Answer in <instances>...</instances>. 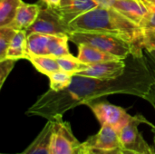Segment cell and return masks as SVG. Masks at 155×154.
Here are the masks:
<instances>
[{
  "label": "cell",
  "instance_id": "1",
  "mask_svg": "<svg viewBox=\"0 0 155 154\" xmlns=\"http://www.w3.org/2000/svg\"><path fill=\"white\" fill-rule=\"evenodd\" d=\"M124 74L115 79H97L74 74L69 87L60 92L49 89L28 108L26 115L48 120L63 117L66 112L113 94H129L144 99L155 84L143 55L131 54Z\"/></svg>",
  "mask_w": 155,
  "mask_h": 154
},
{
  "label": "cell",
  "instance_id": "2",
  "mask_svg": "<svg viewBox=\"0 0 155 154\" xmlns=\"http://www.w3.org/2000/svg\"><path fill=\"white\" fill-rule=\"evenodd\" d=\"M71 31H94L113 34L132 43L138 53H143L140 40L142 28L113 7L98 6L69 24Z\"/></svg>",
  "mask_w": 155,
  "mask_h": 154
},
{
  "label": "cell",
  "instance_id": "3",
  "mask_svg": "<svg viewBox=\"0 0 155 154\" xmlns=\"http://www.w3.org/2000/svg\"><path fill=\"white\" fill-rule=\"evenodd\" d=\"M68 37L69 41L76 45L85 44L120 59L125 60L131 54L142 55L136 52L132 43L113 34L94 31H71L68 34Z\"/></svg>",
  "mask_w": 155,
  "mask_h": 154
},
{
  "label": "cell",
  "instance_id": "4",
  "mask_svg": "<svg viewBox=\"0 0 155 154\" xmlns=\"http://www.w3.org/2000/svg\"><path fill=\"white\" fill-rule=\"evenodd\" d=\"M141 123H147L151 127L154 126L142 114L132 116L130 121L119 132L122 148L124 151L138 154H155V148L147 143L138 129Z\"/></svg>",
  "mask_w": 155,
  "mask_h": 154
},
{
  "label": "cell",
  "instance_id": "5",
  "mask_svg": "<svg viewBox=\"0 0 155 154\" xmlns=\"http://www.w3.org/2000/svg\"><path fill=\"white\" fill-rule=\"evenodd\" d=\"M51 154H82L84 147L73 133L71 125L63 117L53 119Z\"/></svg>",
  "mask_w": 155,
  "mask_h": 154
},
{
  "label": "cell",
  "instance_id": "6",
  "mask_svg": "<svg viewBox=\"0 0 155 154\" xmlns=\"http://www.w3.org/2000/svg\"><path fill=\"white\" fill-rule=\"evenodd\" d=\"M86 106L91 109L101 125L109 124L118 133L132 118V115L125 109L106 101H94L86 104Z\"/></svg>",
  "mask_w": 155,
  "mask_h": 154
},
{
  "label": "cell",
  "instance_id": "7",
  "mask_svg": "<svg viewBox=\"0 0 155 154\" xmlns=\"http://www.w3.org/2000/svg\"><path fill=\"white\" fill-rule=\"evenodd\" d=\"M70 32L69 25L66 24L54 9L43 5H41L36 20L26 30L27 34L31 33H41L55 35L68 34Z\"/></svg>",
  "mask_w": 155,
  "mask_h": 154
},
{
  "label": "cell",
  "instance_id": "8",
  "mask_svg": "<svg viewBox=\"0 0 155 154\" xmlns=\"http://www.w3.org/2000/svg\"><path fill=\"white\" fill-rule=\"evenodd\" d=\"M126 59H115L89 64L86 69L76 74L104 80L115 79L124 74L126 70Z\"/></svg>",
  "mask_w": 155,
  "mask_h": 154
},
{
  "label": "cell",
  "instance_id": "9",
  "mask_svg": "<svg viewBox=\"0 0 155 154\" xmlns=\"http://www.w3.org/2000/svg\"><path fill=\"white\" fill-rule=\"evenodd\" d=\"M82 144L83 147L86 149H123L118 131L109 124L101 125L99 132L96 134L87 138L84 143H82Z\"/></svg>",
  "mask_w": 155,
  "mask_h": 154
},
{
  "label": "cell",
  "instance_id": "10",
  "mask_svg": "<svg viewBox=\"0 0 155 154\" xmlns=\"http://www.w3.org/2000/svg\"><path fill=\"white\" fill-rule=\"evenodd\" d=\"M98 6V4L94 0H61L60 5L54 10L69 25L80 15Z\"/></svg>",
  "mask_w": 155,
  "mask_h": 154
},
{
  "label": "cell",
  "instance_id": "11",
  "mask_svg": "<svg viewBox=\"0 0 155 154\" xmlns=\"http://www.w3.org/2000/svg\"><path fill=\"white\" fill-rule=\"evenodd\" d=\"M42 4H27L23 2L19 6L15 19L9 25L16 31H26L36 20Z\"/></svg>",
  "mask_w": 155,
  "mask_h": 154
},
{
  "label": "cell",
  "instance_id": "12",
  "mask_svg": "<svg viewBox=\"0 0 155 154\" xmlns=\"http://www.w3.org/2000/svg\"><path fill=\"white\" fill-rule=\"evenodd\" d=\"M112 7L138 25L148 10V5L139 0H114Z\"/></svg>",
  "mask_w": 155,
  "mask_h": 154
},
{
  "label": "cell",
  "instance_id": "13",
  "mask_svg": "<svg viewBox=\"0 0 155 154\" xmlns=\"http://www.w3.org/2000/svg\"><path fill=\"white\" fill-rule=\"evenodd\" d=\"M53 121L48 120L40 133L22 154H51Z\"/></svg>",
  "mask_w": 155,
  "mask_h": 154
},
{
  "label": "cell",
  "instance_id": "14",
  "mask_svg": "<svg viewBox=\"0 0 155 154\" xmlns=\"http://www.w3.org/2000/svg\"><path fill=\"white\" fill-rule=\"evenodd\" d=\"M77 46H78V54H77L78 59L81 62L87 64H93L101 62L120 59L109 53L104 52L98 48H95L94 46L85 44H80Z\"/></svg>",
  "mask_w": 155,
  "mask_h": 154
},
{
  "label": "cell",
  "instance_id": "15",
  "mask_svg": "<svg viewBox=\"0 0 155 154\" xmlns=\"http://www.w3.org/2000/svg\"><path fill=\"white\" fill-rule=\"evenodd\" d=\"M52 34L31 33L27 34L26 51L28 55H49L48 45Z\"/></svg>",
  "mask_w": 155,
  "mask_h": 154
},
{
  "label": "cell",
  "instance_id": "16",
  "mask_svg": "<svg viewBox=\"0 0 155 154\" xmlns=\"http://www.w3.org/2000/svg\"><path fill=\"white\" fill-rule=\"evenodd\" d=\"M26 40H27L26 31H17L8 47L5 58L13 59L15 61L20 59L27 60Z\"/></svg>",
  "mask_w": 155,
  "mask_h": 154
},
{
  "label": "cell",
  "instance_id": "17",
  "mask_svg": "<svg viewBox=\"0 0 155 154\" xmlns=\"http://www.w3.org/2000/svg\"><path fill=\"white\" fill-rule=\"evenodd\" d=\"M27 60L41 74L48 76L50 74L60 71L56 57L53 55H28Z\"/></svg>",
  "mask_w": 155,
  "mask_h": 154
},
{
  "label": "cell",
  "instance_id": "18",
  "mask_svg": "<svg viewBox=\"0 0 155 154\" xmlns=\"http://www.w3.org/2000/svg\"><path fill=\"white\" fill-rule=\"evenodd\" d=\"M23 0H0V27L9 25L15 17Z\"/></svg>",
  "mask_w": 155,
  "mask_h": 154
},
{
  "label": "cell",
  "instance_id": "19",
  "mask_svg": "<svg viewBox=\"0 0 155 154\" xmlns=\"http://www.w3.org/2000/svg\"><path fill=\"white\" fill-rule=\"evenodd\" d=\"M68 34H52L48 45V54L56 58L71 54L68 47Z\"/></svg>",
  "mask_w": 155,
  "mask_h": 154
},
{
  "label": "cell",
  "instance_id": "20",
  "mask_svg": "<svg viewBox=\"0 0 155 154\" xmlns=\"http://www.w3.org/2000/svg\"><path fill=\"white\" fill-rule=\"evenodd\" d=\"M56 60H57V63L62 71H64V72L72 74H78L79 72L86 69L89 65L87 64L81 62L77 56L75 57L72 54H68V55L57 57Z\"/></svg>",
  "mask_w": 155,
  "mask_h": 154
},
{
  "label": "cell",
  "instance_id": "21",
  "mask_svg": "<svg viewBox=\"0 0 155 154\" xmlns=\"http://www.w3.org/2000/svg\"><path fill=\"white\" fill-rule=\"evenodd\" d=\"M73 76L74 74L62 70L50 74L48 75L50 89L54 92H60L64 90L72 84Z\"/></svg>",
  "mask_w": 155,
  "mask_h": 154
},
{
  "label": "cell",
  "instance_id": "22",
  "mask_svg": "<svg viewBox=\"0 0 155 154\" xmlns=\"http://www.w3.org/2000/svg\"><path fill=\"white\" fill-rule=\"evenodd\" d=\"M16 32L15 29L9 25L0 27V60L5 59L8 47Z\"/></svg>",
  "mask_w": 155,
  "mask_h": 154
},
{
  "label": "cell",
  "instance_id": "23",
  "mask_svg": "<svg viewBox=\"0 0 155 154\" xmlns=\"http://www.w3.org/2000/svg\"><path fill=\"white\" fill-rule=\"evenodd\" d=\"M140 44L143 50H155V28L143 30Z\"/></svg>",
  "mask_w": 155,
  "mask_h": 154
},
{
  "label": "cell",
  "instance_id": "24",
  "mask_svg": "<svg viewBox=\"0 0 155 154\" xmlns=\"http://www.w3.org/2000/svg\"><path fill=\"white\" fill-rule=\"evenodd\" d=\"M15 60L13 59H3L0 60V88H2L5 81L8 77L9 74L15 67Z\"/></svg>",
  "mask_w": 155,
  "mask_h": 154
},
{
  "label": "cell",
  "instance_id": "25",
  "mask_svg": "<svg viewBox=\"0 0 155 154\" xmlns=\"http://www.w3.org/2000/svg\"><path fill=\"white\" fill-rule=\"evenodd\" d=\"M139 26L143 29H151L155 28V5H149L148 10L143 16L142 22L140 23Z\"/></svg>",
  "mask_w": 155,
  "mask_h": 154
},
{
  "label": "cell",
  "instance_id": "26",
  "mask_svg": "<svg viewBox=\"0 0 155 154\" xmlns=\"http://www.w3.org/2000/svg\"><path fill=\"white\" fill-rule=\"evenodd\" d=\"M143 56L147 66L155 80V50H143Z\"/></svg>",
  "mask_w": 155,
  "mask_h": 154
},
{
  "label": "cell",
  "instance_id": "27",
  "mask_svg": "<svg viewBox=\"0 0 155 154\" xmlns=\"http://www.w3.org/2000/svg\"><path fill=\"white\" fill-rule=\"evenodd\" d=\"M82 154H124L123 149L114 150H99V149H86L84 148Z\"/></svg>",
  "mask_w": 155,
  "mask_h": 154
},
{
  "label": "cell",
  "instance_id": "28",
  "mask_svg": "<svg viewBox=\"0 0 155 154\" xmlns=\"http://www.w3.org/2000/svg\"><path fill=\"white\" fill-rule=\"evenodd\" d=\"M144 100H146L147 102H149L152 106L153 107V109L155 110V84L151 88L150 92L145 95Z\"/></svg>",
  "mask_w": 155,
  "mask_h": 154
},
{
  "label": "cell",
  "instance_id": "29",
  "mask_svg": "<svg viewBox=\"0 0 155 154\" xmlns=\"http://www.w3.org/2000/svg\"><path fill=\"white\" fill-rule=\"evenodd\" d=\"M40 2L42 4H45V6L52 8V9H54L60 5L61 0H40Z\"/></svg>",
  "mask_w": 155,
  "mask_h": 154
},
{
  "label": "cell",
  "instance_id": "30",
  "mask_svg": "<svg viewBox=\"0 0 155 154\" xmlns=\"http://www.w3.org/2000/svg\"><path fill=\"white\" fill-rule=\"evenodd\" d=\"M94 1H95L98 4L99 6H101V7H106V8L112 7L113 6V4L114 2V0H94Z\"/></svg>",
  "mask_w": 155,
  "mask_h": 154
},
{
  "label": "cell",
  "instance_id": "31",
  "mask_svg": "<svg viewBox=\"0 0 155 154\" xmlns=\"http://www.w3.org/2000/svg\"><path fill=\"white\" fill-rule=\"evenodd\" d=\"M144 2L146 3L147 5H155V0H144Z\"/></svg>",
  "mask_w": 155,
  "mask_h": 154
},
{
  "label": "cell",
  "instance_id": "32",
  "mask_svg": "<svg viewBox=\"0 0 155 154\" xmlns=\"http://www.w3.org/2000/svg\"><path fill=\"white\" fill-rule=\"evenodd\" d=\"M152 132H153V143H154V148H155V125L154 126H153L152 127Z\"/></svg>",
  "mask_w": 155,
  "mask_h": 154
},
{
  "label": "cell",
  "instance_id": "33",
  "mask_svg": "<svg viewBox=\"0 0 155 154\" xmlns=\"http://www.w3.org/2000/svg\"><path fill=\"white\" fill-rule=\"evenodd\" d=\"M124 154H138V153H135V152H128V151H124Z\"/></svg>",
  "mask_w": 155,
  "mask_h": 154
},
{
  "label": "cell",
  "instance_id": "34",
  "mask_svg": "<svg viewBox=\"0 0 155 154\" xmlns=\"http://www.w3.org/2000/svg\"><path fill=\"white\" fill-rule=\"evenodd\" d=\"M139 1H140V2H142V3H143L144 5H146V3L144 2V0H139Z\"/></svg>",
  "mask_w": 155,
  "mask_h": 154
},
{
  "label": "cell",
  "instance_id": "35",
  "mask_svg": "<svg viewBox=\"0 0 155 154\" xmlns=\"http://www.w3.org/2000/svg\"><path fill=\"white\" fill-rule=\"evenodd\" d=\"M1 154H5V153H1ZM15 154H22V153H15Z\"/></svg>",
  "mask_w": 155,
  "mask_h": 154
}]
</instances>
